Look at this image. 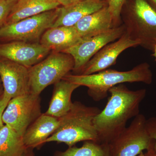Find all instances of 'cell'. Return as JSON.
Wrapping results in <instances>:
<instances>
[{"label": "cell", "instance_id": "6da1fadb", "mask_svg": "<svg viewBox=\"0 0 156 156\" xmlns=\"http://www.w3.org/2000/svg\"><path fill=\"white\" fill-rule=\"evenodd\" d=\"M106 106L95 117L98 142L109 144L127 127V122L140 114V103L147 95L145 89L133 91L124 84L109 90Z\"/></svg>", "mask_w": 156, "mask_h": 156}, {"label": "cell", "instance_id": "7a4b0ae2", "mask_svg": "<svg viewBox=\"0 0 156 156\" xmlns=\"http://www.w3.org/2000/svg\"><path fill=\"white\" fill-rule=\"evenodd\" d=\"M62 80L87 87L89 96L94 101H99L107 97L110 89L119 84L141 82L150 85L153 73L149 64L144 62L127 71L107 69L88 75L69 73Z\"/></svg>", "mask_w": 156, "mask_h": 156}, {"label": "cell", "instance_id": "3957f363", "mask_svg": "<svg viewBox=\"0 0 156 156\" xmlns=\"http://www.w3.org/2000/svg\"><path fill=\"white\" fill-rule=\"evenodd\" d=\"M101 111L97 107L87 106L80 101H74L70 110L60 118L58 128L44 144L63 143L71 147L81 141L98 142L94 119Z\"/></svg>", "mask_w": 156, "mask_h": 156}, {"label": "cell", "instance_id": "277c9868", "mask_svg": "<svg viewBox=\"0 0 156 156\" xmlns=\"http://www.w3.org/2000/svg\"><path fill=\"white\" fill-rule=\"evenodd\" d=\"M122 24L132 40L147 50L156 43V11L146 0H132L121 13Z\"/></svg>", "mask_w": 156, "mask_h": 156}, {"label": "cell", "instance_id": "5b68a950", "mask_svg": "<svg viewBox=\"0 0 156 156\" xmlns=\"http://www.w3.org/2000/svg\"><path fill=\"white\" fill-rule=\"evenodd\" d=\"M72 56L62 52H52L44 59L29 68L30 93L40 95L48 86L61 80L73 70Z\"/></svg>", "mask_w": 156, "mask_h": 156}, {"label": "cell", "instance_id": "8992f818", "mask_svg": "<svg viewBox=\"0 0 156 156\" xmlns=\"http://www.w3.org/2000/svg\"><path fill=\"white\" fill-rule=\"evenodd\" d=\"M60 7L6 24L0 28V39L38 43L42 35L53 26L60 12Z\"/></svg>", "mask_w": 156, "mask_h": 156}, {"label": "cell", "instance_id": "52a82bcc", "mask_svg": "<svg viewBox=\"0 0 156 156\" xmlns=\"http://www.w3.org/2000/svg\"><path fill=\"white\" fill-rule=\"evenodd\" d=\"M147 119L139 114L109 144L110 156H137L154 145L153 140L148 133Z\"/></svg>", "mask_w": 156, "mask_h": 156}, {"label": "cell", "instance_id": "ba28073f", "mask_svg": "<svg viewBox=\"0 0 156 156\" xmlns=\"http://www.w3.org/2000/svg\"><path fill=\"white\" fill-rule=\"evenodd\" d=\"M40 95L29 93L11 98L3 113L5 125L23 136L31 124L42 114Z\"/></svg>", "mask_w": 156, "mask_h": 156}, {"label": "cell", "instance_id": "9c48e42d", "mask_svg": "<svg viewBox=\"0 0 156 156\" xmlns=\"http://www.w3.org/2000/svg\"><path fill=\"white\" fill-rule=\"evenodd\" d=\"M125 32V28L122 24L102 33L83 39L77 44L65 50L62 53L69 54L73 58V71L76 73L74 74L79 75L87 62L101 48L119 38Z\"/></svg>", "mask_w": 156, "mask_h": 156}, {"label": "cell", "instance_id": "30bf717a", "mask_svg": "<svg viewBox=\"0 0 156 156\" xmlns=\"http://www.w3.org/2000/svg\"><path fill=\"white\" fill-rule=\"evenodd\" d=\"M50 51L40 42L12 41L0 44V58L11 60L29 68L42 61Z\"/></svg>", "mask_w": 156, "mask_h": 156}, {"label": "cell", "instance_id": "8fae6325", "mask_svg": "<svg viewBox=\"0 0 156 156\" xmlns=\"http://www.w3.org/2000/svg\"><path fill=\"white\" fill-rule=\"evenodd\" d=\"M140 46L125 32L121 37L108 44L94 55L83 68L79 75H88L108 69L116 62L117 58L124 50Z\"/></svg>", "mask_w": 156, "mask_h": 156}, {"label": "cell", "instance_id": "7c38bea8", "mask_svg": "<svg viewBox=\"0 0 156 156\" xmlns=\"http://www.w3.org/2000/svg\"><path fill=\"white\" fill-rule=\"evenodd\" d=\"M0 78L3 92L11 98L30 93L28 68L0 58Z\"/></svg>", "mask_w": 156, "mask_h": 156}, {"label": "cell", "instance_id": "4fadbf2b", "mask_svg": "<svg viewBox=\"0 0 156 156\" xmlns=\"http://www.w3.org/2000/svg\"><path fill=\"white\" fill-rule=\"evenodd\" d=\"M108 6L107 0H81L67 7H61L53 27L74 26L84 17Z\"/></svg>", "mask_w": 156, "mask_h": 156}, {"label": "cell", "instance_id": "5bb4252c", "mask_svg": "<svg viewBox=\"0 0 156 156\" xmlns=\"http://www.w3.org/2000/svg\"><path fill=\"white\" fill-rule=\"evenodd\" d=\"M60 118L42 114L27 128L23 140L27 148L41 147L59 126Z\"/></svg>", "mask_w": 156, "mask_h": 156}, {"label": "cell", "instance_id": "9a60e30c", "mask_svg": "<svg viewBox=\"0 0 156 156\" xmlns=\"http://www.w3.org/2000/svg\"><path fill=\"white\" fill-rule=\"evenodd\" d=\"M83 40L74 26H60L48 29L40 43L53 52H63Z\"/></svg>", "mask_w": 156, "mask_h": 156}, {"label": "cell", "instance_id": "2e32d148", "mask_svg": "<svg viewBox=\"0 0 156 156\" xmlns=\"http://www.w3.org/2000/svg\"><path fill=\"white\" fill-rule=\"evenodd\" d=\"M74 26L83 39L94 36L115 27L108 6L84 17Z\"/></svg>", "mask_w": 156, "mask_h": 156}, {"label": "cell", "instance_id": "e0dca14e", "mask_svg": "<svg viewBox=\"0 0 156 156\" xmlns=\"http://www.w3.org/2000/svg\"><path fill=\"white\" fill-rule=\"evenodd\" d=\"M54 89L46 114L60 118L70 110L73 103L71 97L73 93L80 86L62 80L54 84Z\"/></svg>", "mask_w": 156, "mask_h": 156}, {"label": "cell", "instance_id": "ac0fdd59", "mask_svg": "<svg viewBox=\"0 0 156 156\" xmlns=\"http://www.w3.org/2000/svg\"><path fill=\"white\" fill-rule=\"evenodd\" d=\"M60 5L57 0H17L5 25L57 9Z\"/></svg>", "mask_w": 156, "mask_h": 156}, {"label": "cell", "instance_id": "d6986e66", "mask_svg": "<svg viewBox=\"0 0 156 156\" xmlns=\"http://www.w3.org/2000/svg\"><path fill=\"white\" fill-rule=\"evenodd\" d=\"M27 149L23 137L5 125L0 129V156H18Z\"/></svg>", "mask_w": 156, "mask_h": 156}, {"label": "cell", "instance_id": "ffe728a7", "mask_svg": "<svg viewBox=\"0 0 156 156\" xmlns=\"http://www.w3.org/2000/svg\"><path fill=\"white\" fill-rule=\"evenodd\" d=\"M54 156H110V145L108 144L88 140L80 147L73 146L64 151H56Z\"/></svg>", "mask_w": 156, "mask_h": 156}, {"label": "cell", "instance_id": "44dd1931", "mask_svg": "<svg viewBox=\"0 0 156 156\" xmlns=\"http://www.w3.org/2000/svg\"><path fill=\"white\" fill-rule=\"evenodd\" d=\"M126 0H107L108 8L113 19L115 27L122 24L121 13Z\"/></svg>", "mask_w": 156, "mask_h": 156}, {"label": "cell", "instance_id": "7402d4cb", "mask_svg": "<svg viewBox=\"0 0 156 156\" xmlns=\"http://www.w3.org/2000/svg\"><path fill=\"white\" fill-rule=\"evenodd\" d=\"M17 0L0 1V28L5 24L9 14Z\"/></svg>", "mask_w": 156, "mask_h": 156}, {"label": "cell", "instance_id": "603a6c76", "mask_svg": "<svg viewBox=\"0 0 156 156\" xmlns=\"http://www.w3.org/2000/svg\"><path fill=\"white\" fill-rule=\"evenodd\" d=\"M146 126L148 133L151 139L154 140V149L156 152V117L147 119Z\"/></svg>", "mask_w": 156, "mask_h": 156}, {"label": "cell", "instance_id": "cb8c5ba5", "mask_svg": "<svg viewBox=\"0 0 156 156\" xmlns=\"http://www.w3.org/2000/svg\"><path fill=\"white\" fill-rule=\"evenodd\" d=\"M11 99V98L3 92L0 95V129L5 125L3 122V115Z\"/></svg>", "mask_w": 156, "mask_h": 156}, {"label": "cell", "instance_id": "d4e9b609", "mask_svg": "<svg viewBox=\"0 0 156 156\" xmlns=\"http://www.w3.org/2000/svg\"><path fill=\"white\" fill-rule=\"evenodd\" d=\"M80 1L81 0H57L60 5L62 6V7H67L73 4Z\"/></svg>", "mask_w": 156, "mask_h": 156}, {"label": "cell", "instance_id": "484cf974", "mask_svg": "<svg viewBox=\"0 0 156 156\" xmlns=\"http://www.w3.org/2000/svg\"><path fill=\"white\" fill-rule=\"evenodd\" d=\"M34 149L27 148L21 154L18 156H35Z\"/></svg>", "mask_w": 156, "mask_h": 156}, {"label": "cell", "instance_id": "4316f807", "mask_svg": "<svg viewBox=\"0 0 156 156\" xmlns=\"http://www.w3.org/2000/svg\"><path fill=\"white\" fill-rule=\"evenodd\" d=\"M154 145L147 151V153L145 154L147 156H156V152L154 149Z\"/></svg>", "mask_w": 156, "mask_h": 156}, {"label": "cell", "instance_id": "83f0119b", "mask_svg": "<svg viewBox=\"0 0 156 156\" xmlns=\"http://www.w3.org/2000/svg\"><path fill=\"white\" fill-rule=\"evenodd\" d=\"M156 11V0H146Z\"/></svg>", "mask_w": 156, "mask_h": 156}, {"label": "cell", "instance_id": "f1b7e54d", "mask_svg": "<svg viewBox=\"0 0 156 156\" xmlns=\"http://www.w3.org/2000/svg\"><path fill=\"white\" fill-rule=\"evenodd\" d=\"M153 53L152 54V56L154 57L156 61V43L154 47V50H153Z\"/></svg>", "mask_w": 156, "mask_h": 156}, {"label": "cell", "instance_id": "f546056e", "mask_svg": "<svg viewBox=\"0 0 156 156\" xmlns=\"http://www.w3.org/2000/svg\"><path fill=\"white\" fill-rule=\"evenodd\" d=\"M3 90L2 89V84H1V82L0 81V95L3 93Z\"/></svg>", "mask_w": 156, "mask_h": 156}, {"label": "cell", "instance_id": "4dcf8cb0", "mask_svg": "<svg viewBox=\"0 0 156 156\" xmlns=\"http://www.w3.org/2000/svg\"><path fill=\"white\" fill-rule=\"evenodd\" d=\"M137 156H147L143 152H142L140 153V154H139Z\"/></svg>", "mask_w": 156, "mask_h": 156}, {"label": "cell", "instance_id": "1f68e13d", "mask_svg": "<svg viewBox=\"0 0 156 156\" xmlns=\"http://www.w3.org/2000/svg\"><path fill=\"white\" fill-rule=\"evenodd\" d=\"M4 1V0H0V1Z\"/></svg>", "mask_w": 156, "mask_h": 156}]
</instances>
